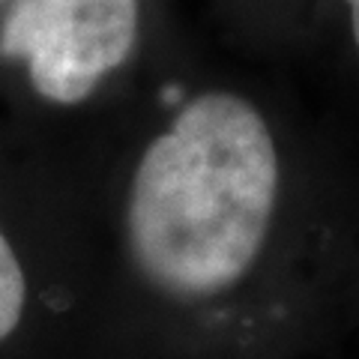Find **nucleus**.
<instances>
[{
	"label": "nucleus",
	"mask_w": 359,
	"mask_h": 359,
	"mask_svg": "<svg viewBox=\"0 0 359 359\" xmlns=\"http://www.w3.org/2000/svg\"><path fill=\"white\" fill-rule=\"evenodd\" d=\"M278 195V153L261 111L204 93L141 156L129 195V252L177 299L222 294L261 255Z\"/></svg>",
	"instance_id": "f257e3e1"
},
{
	"label": "nucleus",
	"mask_w": 359,
	"mask_h": 359,
	"mask_svg": "<svg viewBox=\"0 0 359 359\" xmlns=\"http://www.w3.org/2000/svg\"><path fill=\"white\" fill-rule=\"evenodd\" d=\"M138 15V0H13L0 54L27 66L42 99L78 105L129 60Z\"/></svg>",
	"instance_id": "f03ea898"
},
{
	"label": "nucleus",
	"mask_w": 359,
	"mask_h": 359,
	"mask_svg": "<svg viewBox=\"0 0 359 359\" xmlns=\"http://www.w3.org/2000/svg\"><path fill=\"white\" fill-rule=\"evenodd\" d=\"M21 311H25V273L0 231V341L18 327Z\"/></svg>",
	"instance_id": "7ed1b4c3"
},
{
	"label": "nucleus",
	"mask_w": 359,
	"mask_h": 359,
	"mask_svg": "<svg viewBox=\"0 0 359 359\" xmlns=\"http://www.w3.org/2000/svg\"><path fill=\"white\" fill-rule=\"evenodd\" d=\"M347 13H351V33L359 48V0H347Z\"/></svg>",
	"instance_id": "20e7f679"
},
{
	"label": "nucleus",
	"mask_w": 359,
	"mask_h": 359,
	"mask_svg": "<svg viewBox=\"0 0 359 359\" xmlns=\"http://www.w3.org/2000/svg\"><path fill=\"white\" fill-rule=\"evenodd\" d=\"M0 4H4V0H0Z\"/></svg>",
	"instance_id": "39448f33"
}]
</instances>
